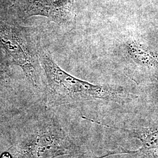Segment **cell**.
Masks as SVG:
<instances>
[{
	"mask_svg": "<svg viewBox=\"0 0 158 158\" xmlns=\"http://www.w3.org/2000/svg\"><path fill=\"white\" fill-rule=\"evenodd\" d=\"M39 59L46 80V101L49 106L97 100L123 104L133 98L122 87L94 85L70 75L57 64L49 51L40 46Z\"/></svg>",
	"mask_w": 158,
	"mask_h": 158,
	"instance_id": "obj_1",
	"label": "cell"
},
{
	"mask_svg": "<svg viewBox=\"0 0 158 158\" xmlns=\"http://www.w3.org/2000/svg\"><path fill=\"white\" fill-rule=\"evenodd\" d=\"M40 46L28 28L0 17V48L22 69L29 81L39 90L42 86Z\"/></svg>",
	"mask_w": 158,
	"mask_h": 158,
	"instance_id": "obj_2",
	"label": "cell"
},
{
	"mask_svg": "<svg viewBox=\"0 0 158 158\" xmlns=\"http://www.w3.org/2000/svg\"><path fill=\"white\" fill-rule=\"evenodd\" d=\"M82 153L62 126L51 121L28 139L9 148L0 158H57Z\"/></svg>",
	"mask_w": 158,
	"mask_h": 158,
	"instance_id": "obj_3",
	"label": "cell"
},
{
	"mask_svg": "<svg viewBox=\"0 0 158 158\" xmlns=\"http://www.w3.org/2000/svg\"><path fill=\"white\" fill-rule=\"evenodd\" d=\"M84 118L95 123L97 124L124 132L128 137L135 138L141 142V147L136 151L119 149L118 150L108 151L105 155L96 156V158H107L118 154H129L145 158H158V123H156V124L148 127L130 129L117 128L111 125L104 124L100 122L87 118L85 117H84Z\"/></svg>",
	"mask_w": 158,
	"mask_h": 158,
	"instance_id": "obj_4",
	"label": "cell"
},
{
	"mask_svg": "<svg viewBox=\"0 0 158 158\" xmlns=\"http://www.w3.org/2000/svg\"><path fill=\"white\" fill-rule=\"evenodd\" d=\"M74 0H27V17L42 16L63 26L70 27L75 21Z\"/></svg>",
	"mask_w": 158,
	"mask_h": 158,
	"instance_id": "obj_5",
	"label": "cell"
},
{
	"mask_svg": "<svg viewBox=\"0 0 158 158\" xmlns=\"http://www.w3.org/2000/svg\"><path fill=\"white\" fill-rule=\"evenodd\" d=\"M127 52L131 59L137 64L145 68H158V55L136 40L127 43Z\"/></svg>",
	"mask_w": 158,
	"mask_h": 158,
	"instance_id": "obj_6",
	"label": "cell"
},
{
	"mask_svg": "<svg viewBox=\"0 0 158 158\" xmlns=\"http://www.w3.org/2000/svg\"><path fill=\"white\" fill-rule=\"evenodd\" d=\"M3 52L0 48V85H5L10 80L9 69Z\"/></svg>",
	"mask_w": 158,
	"mask_h": 158,
	"instance_id": "obj_7",
	"label": "cell"
},
{
	"mask_svg": "<svg viewBox=\"0 0 158 158\" xmlns=\"http://www.w3.org/2000/svg\"><path fill=\"white\" fill-rule=\"evenodd\" d=\"M67 158H89V157L85 152H82L75 155H68Z\"/></svg>",
	"mask_w": 158,
	"mask_h": 158,
	"instance_id": "obj_8",
	"label": "cell"
},
{
	"mask_svg": "<svg viewBox=\"0 0 158 158\" xmlns=\"http://www.w3.org/2000/svg\"><path fill=\"white\" fill-rule=\"evenodd\" d=\"M156 123H158V112L157 114V117H156Z\"/></svg>",
	"mask_w": 158,
	"mask_h": 158,
	"instance_id": "obj_9",
	"label": "cell"
},
{
	"mask_svg": "<svg viewBox=\"0 0 158 158\" xmlns=\"http://www.w3.org/2000/svg\"><path fill=\"white\" fill-rule=\"evenodd\" d=\"M137 157V158H143V157H139V156H136Z\"/></svg>",
	"mask_w": 158,
	"mask_h": 158,
	"instance_id": "obj_10",
	"label": "cell"
}]
</instances>
